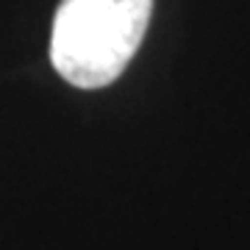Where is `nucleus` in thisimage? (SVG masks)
Instances as JSON below:
<instances>
[{
  "instance_id": "f257e3e1",
  "label": "nucleus",
  "mask_w": 250,
  "mask_h": 250,
  "mask_svg": "<svg viewBox=\"0 0 250 250\" xmlns=\"http://www.w3.org/2000/svg\"><path fill=\"white\" fill-rule=\"evenodd\" d=\"M153 0H62L50 31V62L67 83L103 89L131 64L150 25Z\"/></svg>"
}]
</instances>
